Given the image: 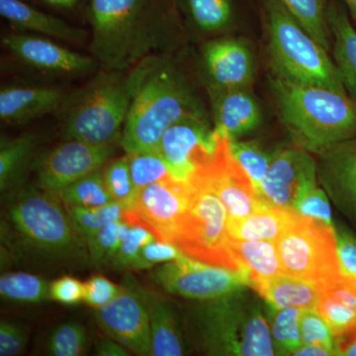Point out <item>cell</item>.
I'll list each match as a JSON object with an SVG mask.
<instances>
[{
  "mask_svg": "<svg viewBox=\"0 0 356 356\" xmlns=\"http://www.w3.org/2000/svg\"><path fill=\"white\" fill-rule=\"evenodd\" d=\"M90 56L99 70L124 72L172 55L185 40L175 0H90Z\"/></svg>",
  "mask_w": 356,
  "mask_h": 356,
  "instance_id": "cell-1",
  "label": "cell"
},
{
  "mask_svg": "<svg viewBox=\"0 0 356 356\" xmlns=\"http://www.w3.org/2000/svg\"><path fill=\"white\" fill-rule=\"evenodd\" d=\"M186 117H208L200 97L172 55L158 56L134 96L122 132L126 154L158 149L170 126Z\"/></svg>",
  "mask_w": 356,
  "mask_h": 356,
  "instance_id": "cell-2",
  "label": "cell"
},
{
  "mask_svg": "<svg viewBox=\"0 0 356 356\" xmlns=\"http://www.w3.org/2000/svg\"><path fill=\"white\" fill-rule=\"evenodd\" d=\"M154 58L124 72L99 70L83 88L67 93L57 112L65 138L97 146L121 140L134 96Z\"/></svg>",
  "mask_w": 356,
  "mask_h": 356,
  "instance_id": "cell-3",
  "label": "cell"
},
{
  "mask_svg": "<svg viewBox=\"0 0 356 356\" xmlns=\"http://www.w3.org/2000/svg\"><path fill=\"white\" fill-rule=\"evenodd\" d=\"M271 89L280 120L296 146L318 154L356 137V102L348 93L275 76Z\"/></svg>",
  "mask_w": 356,
  "mask_h": 356,
  "instance_id": "cell-4",
  "label": "cell"
},
{
  "mask_svg": "<svg viewBox=\"0 0 356 356\" xmlns=\"http://www.w3.org/2000/svg\"><path fill=\"white\" fill-rule=\"evenodd\" d=\"M273 76L346 92L330 51L288 13L280 0H262Z\"/></svg>",
  "mask_w": 356,
  "mask_h": 356,
  "instance_id": "cell-5",
  "label": "cell"
},
{
  "mask_svg": "<svg viewBox=\"0 0 356 356\" xmlns=\"http://www.w3.org/2000/svg\"><path fill=\"white\" fill-rule=\"evenodd\" d=\"M186 181L191 201L172 245L192 259L243 270L232 252L228 213L210 177L205 172H195Z\"/></svg>",
  "mask_w": 356,
  "mask_h": 356,
  "instance_id": "cell-6",
  "label": "cell"
},
{
  "mask_svg": "<svg viewBox=\"0 0 356 356\" xmlns=\"http://www.w3.org/2000/svg\"><path fill=\"white\" fill-rule=\"evenodd\" d=\"M242 290L211 300L206 306L202 316L206 348L212 355H275L271 330L261 307Z\"/></svg>",
  "mask_w": 356,
  "mask_h": 356,
  "instance_id": "cell-7",
  "label": "cell"
},
{
  "mask_svg": "<svg viewBox=\"0 0 356 356\" xmlns=\"http://www.w3.org/2000/svg\"><path fill=\"white\" fill-rule=\"evenodd\" d=\"M275 243L283 274L325 287L343 277L334 226L300 215Z\"/></svg>",
  "mask_w": 356,
  "mask_h": 356,
  "instance_id": "cell-8",
  "label": "cell"
},
{
  "mask_svg": "<svg viewBox=\"0 0 356 356\" xmlns=\"http://www.w3.org/2000/svg\"><path fill=\"white\" fill-rule=\"evenodd\" d=\"M9 218L26 242L44 254H67L76 250L81 236L53 192L23 189L9 208Z\"/></svg>",
  "mask_w": 356,
  "mask_h": 356,
  "instance_id": "cell-9",
  "label": "cell"
},
{
  "mask_svg": "<svg viewBox=\"0 0 356 356\" xmlns=\"http://www.w3.org/2000/svg\"><path fill=\"white\" fill-rule=\"evenodd\" d=\"M154 275L165 291L195 300L221 298L250 285L245 270L206 264L186 254L161 264Z\"/></svg>",
  "mask_w": 356,
  "mask_h": 356,
  "instance_id": "cell-10",
  "label": "cell"
},
{
  "mask_svg": "<svg viewBox=\"0 0 356 356\" xmlns=\"http://www.w3.org/2000/svg\"><path fill=\"white\" fill-rule=\"evenodd\" d=\"M317 185V161L295 145L273 154L257 193L264 203L294 210L300 198Z\"/></svg>",
  "mask_w": 356,
  "mask_h": 356,
  "instance_id": "cell-11",
  "label": "cell"
},
{
  "mask_svg": "<svg viewBox=\"0 0 356 356\" xmlns=\"http://www.w3.org/2000/svg\"><path fill=\"white\" fill-rule=\"evenodd\" d=\"M156 151L178 179L187 180L195 170L209 165L216 151V131L208 117H186L170 126Z\"/></svg>",
  "mask_w": 356,
  "mask_h": 356,
  "instance_id": "cell-12",
  "label": "cell"
},
{
  "mask_svg": "<svg viewBox=\"0 0 356 356\" xmlns=\"http://www.w3.org/2000/svg\"><path fill=\"white\" fill-rule=\"evenodd\" d=\"M115 144L97 146L79 140H67L39 159V188L58 193L79 178L100 170L111 159Z\"/></svg>",
  "mask_w": 356,
  "mask_h": 356,
  "instance_id": "cell-13",
  "label": "cell"
},
{
  "mask_svg": "<svg viewBox=\"0 0 356 356\" xmlns=\"http://www.w3.org/2000/svg\"><path fill=\"white\" fill-rule=\"evenodd\" d=\"M216 151L209 165L196 170L205 172L228 213L229 221L250 216L264 205L252 179L231 152V138L215 128Z\"/></svg>",
  "mask_w": 356,
  "mask_h": 356,
  "instance_id": "cell-14",
  "label": "cell"
},
{
  "mask_svg": "<svg viewBox=\"0 0 356 356\" xmlns=\"http://www.w3.org/2000/svg\"><path fill=\"white\" fill-rule=\"evenodd\" d=\"M95 317L103 331L129 350L153 355L149 308L144 295L123 287L116 298L96 309Z\"/></svg>",
  "mask_w": 356,
  "mask_h": 356,
  "instance_id": "cell-15",
  "label": "cell"
},
{
  "mask_svg": "<svg viewBox=\"0 0 356 356\" xmlns=\"http://www.w3.org/2000/svg\"><path fill=\"white\" fill-rule=\"evenodd\" d=\"M189 201L191 189L186 180L172 177L140 189L131 209L159 241L172 243Z\"/></svg>",
  "mask_w": 356,
  "mask_h": 356,
  "instance_id": "cell-16",
  "label": "cell"
},
{
  "mask_svg": "<svg viewBox=\"0 0 356 356\" xmlns=\"http://www.w3.org/2000/svg\"><path fill=\"white\" fill-rule=\"evenodd\" d=\"M2 44L21 62L47 74L76 76L99 70L91 56L65 48L49 37L9 33L2 38Z\"/></svg>",
  "mask_w": 356,
  "mask_h": 356,
  "instance_id": "cell-17",
  "label": "cell"
},
{
  "mask_svg": "<svg viewBox=\"0 0 356 356\" xmlns=\"http://www.w3.org/2000/svg\"><path fill=\"white\" fill-rule=\"evenodd\" d=\"M318 182L337 210L356 225V137L318 154Z\"/></svg>",
  "mask_w": 356,
  "mask_h": 356,
  "instance_id": "cell-18",
  "label": "cell"
},
{
  "mask_svg": "<svg viewBox=\"0 0 356 356\" xmlns=\"http://www.w3.org/2000/svg\"><path fill=\"white\" fill-rule=\"evenodd\" d=\"M202 65L209 88H250L254 81V55L241 39H216L204 44Z\"/></svg>",
  "mask_w": 356,
  "mask_h": 356,
  "instance_id": "cell-19",
  "label": "cell"
},
{
  "mask_svg": "<svg viewBox=\"0 0 356 356\" xmlns=\"http://www.w3.org/2000/svg\"><path fill=\"white\" fill-rule=\"evenodd\" d=\"M67 95L55 86H4L0 90V118L8 125H23L44 115L57 113Z\"/></svg>",
  "mask_w": 356,
  "mask_h": 356,
  "instance_id": "cell-20",
  "label": "cell"
},
{
  "mask_svg": "<svg viewBox=\"0 0 356 356\" xmlns=\"http://www.w3.org/2000/svg\"><path fill=\"white\" fill-rule=\"evenodd\" d=\"M215 128L231 139L252 132L262 122L261 106L250 88H209Z\"/></svg>",
  "mask_w": 356,
  "mask_h": 356,
  "instance_id": "cell-21",
  "label": "cell"
},
{
  "mask_svg": "<svg viewBox=\"0 0 356 356\" xmlns=\"http://www.w3.org/2000/svg\"><path fill=\"white\" fill-rule=\"evenodd\" d=\"M0 15L18 32L35 33L72 44H83L88 38L84 30L40 10L24 0H0Z\"/></svg>",
  "mask_w": 356,
  "mask_h": 356,
  "instance_id": "cell-22",
  "label": "cell"
},
{
  "mask_svg": "<svg viewBox=\"0 0 356 356\" xmlns=\"http://www.w3.org/2000/svg\"><path fill=\"white\" fill-rule=\"evenodd\" d=\"M316 310L331 327L337 351L356 339V277L343 275L337 282L327 287Z\"/></svg>",
  "mask_w": 356,
  "mask_h": 356,
  "instance_id": "cell-23",
  "label": "cell"
},
{
  "mask_svg": "<svg viewBox=\"0 0 356 356\" xmlns=\"http://www.w3.org/2000/svg\"><path fill=\"white\" fill-rule=\"evenodd\" d=\"M332 60L346 93L356 102V28L343 4L329 1Z\"/></svg>",
  "mask_w": 356,
  "mask_h": 356,
  "instance_id": "cell-24",
  "label": "cell"
},
{
  "mask_svg": "<svg viewBox=\"0 0 356 356\" xmlns=\"http://www.w3.org/2000/svg\"><path fill=\"white\" fill-rule=\"evenodd\" d=\"M252 287L274 309H316L327 287L314 281L280 274L259 281Z\"/></svg>",
  "mask_w": 356,
  "mask_h": 356,
  "instance_id": "cell-25",
  "label": "cell"
},
{
  "mask_svg": "<svg viewBox=\"0 0 356 356\" xmlns=\"http://www.w3.org/2000/svg\"><path fill=\"white\" fill-rule=\"evenodd\" d=\"M299 216L295 210L266 203L250 216L229 221V236L236 241L276 242Z\"/></svg>",
  "mask_w": 356,
  "mask_h": 356,
  "instance_id": "cell-26",
  "label": "cell"
},
{
  "mask_svg": "<svg viewBox=\"0 0 356 356\" xmlns=\"http://www.w3.org/2000/svg\"><path fill=\"white\" fill-rule=\"evenodd\" d=\"M145 298L149 308L153 355H184V337L175 312L161 300L147 295Z\"/></svg>",
  "mask_w": 356,
  "mask_h": 356,
  "instance_id": "cell-27",
  "label": "cell"
},
{
  "mask_svg": "<svg viewBox=\"0 0 356 356\" xmlns=\"http://www.w3.org/2000/svg\"><path fill=\"white\" fill-rule=\"evenodd\" d=\"M232 252L250 285L283 274L276 243L271 241H236L232 238Z\"/></svg>",
  "mask_w": 356,
  "mask_h": 356,
  "instance_id": "cell-28",
  "label": "cell"
},
{
  "mask_svg": "<svg viewBox=\"0 0 356 356\" xmlns=\"http://www.w3.org/2000/svg\"><path fill=\"white\" fill-rule=\"evenodd\" d=\"M178 10L201 32L216 33L231 27L235 20L234 0H175Z\"/></svg>",
  "mask_w": 356,
  "mask_h": 356,
  "instance_id": "cell-29",
  "label": "cell"
},
{
  "mask_svg": "<svg viewBox=\"0 0 356 356\" xmlns=\"http://www.w3.org/2000/svg\"><path fill=\"white\" fill-rule=\"evenodd\" d=\"M36 136L25 134L13 140L1 139L0 146V188L6 191L23 177L31 165Z\"/></svg>",
  "mask_w": 356,
  "mask_h": 356,
  "instance_id": "cell-30",
  "label": "cell"
},
{
  "mask_svg": "<svg viewBox=\"0 0 356 356\" xmlns=\"http://www.w3.org/2000/svg\"><path fill=\"white\" fill-rule=\"evenodd\" d=\"M309 34L327 51H332V38L329 18L327 0H280Z\"/></svg>",
  "mask_w": 356,
  "mask_h": 356,
  "instance_id": "cell-31",
  "label": "cell"
},
{
  "mask_svg": "<svg viewBox=\"0 0 356 356\" xmlns=\"http://www.w3.org/2000/svg\"><path fill=\"white\" fill-rule=\"evenodd\" d=\"M67 207H97L114 202L103 178L102 168L79 178L57 193Z\"/></svg>",
  "mask_w": 356,
  "mask_h": 356,
  "instance_id": "cell-32",
  "label": "cell"
},
{
  "mask_svg": "<svg viewBox=\"0 0 356 356\" xmlns=\"http://www.w3.org/2000/svg\"><path fill=\"white\" fill-rule=\"evenodd\" d=\"M67 209L76 233L88 240L107 225L125 220L128 208L114 201L97 207H67Z\"/></svg>",
  "mask_w": 356,
  "mask_h": 356,
  "instance_id": "cell-33",
  "label": "cell"
},
{
  "mask_svg": "<svg viewBox=\"0 0 356 356\" xmlns=\"http://www.w3.org/2000/svg\"><path fill=\"white\" fill-rule=\"evenodd\" d=\"M125 220L131 222L130 229L126 234L111 264L116 268L137 269L143 248L147 243L159 240V238L154 235V232L136 214L135 211L127 209Z\"/></svg>",
  "mask_w": 356,
  "mask_h": 356,
  "instance_id": "cell-34",
  "label": "cell"
},
{
  "mask_svg": "<svg viewBox=\"0 0 356 356\" xmlns=\"http://www.w3.org/2000/svg\"><path fill=\"white\" fill-rule=\"evenodd\" d=\"M51 283L26 273L3 274L0 278V293L3 298L38 303L51 298Z\"/></svg>",
  "mask_w": 356,
  "mask_h": 356,
  "instance_id": "cell-35",
  "label": "cell"
},
{
  "mask_svg": "<svg viewBox=\"0 0 356 356\" xmlns=\"http://www.w3.org/2000/svg\"><path fill=\"white\" fill-rule=\"evenodd\" d=\"M302 309H274L271 318V336H273L275 355H293L302 343L300 318Z\"/></svg>",
  "mask_w": 356,
  "mask_h": 356,
  "instance_id": "cell-36",
  "label": "cell"
},
{
  "mask_svg": "<svg viewBox=\"0 0 356 356\" xmlns=\"http://www.w3.org/2000/svg\"><path fill=\"white\" fill-rule=\"evenodd\" d=\"M127 154L131 175L137 192L154 182L175 177L168 161L156 149Z\"/></svg>",
  "mask_w": 356,
  "mask_h": 356,
  "instance_id": "cell-37",
  "label": "cell"
},
{
  "mask_svg": "<svg viewBox=\"0 0 356 356\" xmlns=\"http://www.w3.org/2000/svg\"><path fill=\"white\" fill-rule=\"evenodd\" d=\"M130 227L131 222L126 220L113 222L88 238L86 242L93 264L99 266L111 264Z\"/></svg>",
  "mask_w": 356,
  "mask_h": 356,
  "instance_id": "cell-38",
  "label": "cell"
},
{
  "mask_svg": "<svg viewBox=\"0 0 356 356\" xmlns=\"http://www.w3.org/2000/svg\"><path fill=\"white\" fill-rule=\"evenodd\" d=\"M102 172L105 184L114 200L131 209L137 195V189L131 175L128 154L109 159L103 166Z\"/></svg>",
  "mask_w": 356,
  "mask_h": 356,
  "instance_id": "cell-39",
  "label": "cell"
},
{
  "mask_svg": "<svg viewBox=\"0 0 356 356\" xmlns=\"http://www.w3.org/2000/svg\"><path fill=\"white\" fill-rule=\"evenodd\" d=\"M231 152L238 165L252 179L257 191H259V185L270 165L273 156L267 154L254 142H243L236 139H231Z\"/></svg>",
  "mask_w": 356,
  "mask_h": 356,
  "instance_id": "cell-40",
  "label": "cell"
},
{
  "mask_svg": "<svg viewBox=\"0 0 356 356\" xmlns=\"http://www.w3.org/2000/svg\"><path fill=\"white\" fill-rule=\"evenodd\" d=\"M88 337L79 323L67 322L51 332L48 343L51 355L79 356L86 353Z\"/></svg>",
  "mask_w": 356,
  "mask_h": 356,
  "instance_id": "cell-41",
  "label": "cell"
},
{
  "mask_svg": "<svg viewBox=\"0 0 356 356\" xmlns=\"http://www.w3.org/2000/svg\"><path fill=\"white\" fill-rule=\"evenodd\" d=\"M300 329L303 344H321L339 355L331 327L316 309L302 310Z\"/></svg>",
  "mask_w": 356,
  "mask_h": 356,
  "instance_id": "cell-42",
  "label": "cell"
},
{
  "mask_svg": "<svg viewBox=\"0 0 356 356\" xmlns=\"http://www.w3.org/2000/svg\"><path fill=\"white\" fill-rule=\"evenodd\" d=\"M294 210L302 216L320 220L334 226L329 196L327 195L324 189L318 187V185L313 187L300 198L295 205Z\"/></svg>",
  "mask_w": 356,
  "mask_h": 356,
  "instance_id": "cell-43",
  "label": "cell"
},
{
  "mask_svg": "<svg viewBox=\"0 0 356 356\" xmlns=\"http://www.w3.org/2000/svg\"><path fill=\"white\" fill-rule=\"evenodd\" d=\"M123 287L115 284L108 278L95 275L84 283L83 301L91 308L99 309L118 296Z\"/></svg>",
  "mask_w": 356,
  "mask_h": 356,
  "instance_id": "cell-44",
  "label": "cell"
},
{
  "mask_svg": "<svg viewBox=\"0 0 356 356\" xmlns=\"http://www.w3.org/2000/svg\"><path fill=\"white\" fill-rule=\"evenodd\" d=\"M184 254V252L172 243L154 240L143 248L137 269L149 268L165 262L175 261Z\"/></svg>",
  "mask_w": 356,
  "mask_h": 356,
  "instance_id": "cell-45",
  "label": "cell"
},
{
  "mask_svg": "<svg viewBox=\"0 0 356 356\" xmlns=\"http://www.w3.org/2000/svg\"><path fill=\"white\" fill-rule=\"evenodd\" d=\"M334 231L341 273L346 276H356V235L344 226L334 227Z\"/></svg>",
  "mask_w": 356,
  "mask_h": 356,
  "instance_id": "cell-46",
  "label": "cell"
},
{
  "mask_svg": "<svg viewBox=\"0 0 356 356\" xmlns=\"http://www.w3.org/2000/svg\"><path fill=\"white\" fill-rule=\"evenodd\" d=\"M51 298L65 305H76L83 301L84 283L72 276H64L51 283Z\"/></svg>",
  "mask_w": 356,
  "mask_h": 356,
  "instance_id": "cell-47",
  "label": "cell"
},
{
  "mask_svg": "<svg viewBox=\"0 0 356 356\" xmlns=\"http://www.w3.org/2000/svg\"><path fill=\"white\" fill-rule=\"evenodd\" d=\"M26 336L22 329L13 323H0V355L14 356L24 350Z\"/></svg>",
  "mask_w": 356,
  "mask_h": 356,
  "instance_id": "cell-48",
  "label": "cell"
},
{
  "mask_svg": "<svg viewBox=\"0 0 356 356\" xmlns=\"http://www.w3.org/2000/svg\"><path fill=\"white\" fill-rule=\"evenodd\" d=\"M35 1L60 13H74L81 8L86 9V13L90 0H35Z\"/></svg>",
  "mask_w": 356,
  "mask_h": 356,
  "instance_id": "cell-49",
  "label": "cell"
},
{
  "mask_svg": "<svg viewBox=\"0 0 356 356\" xmlns=\"http://www.w3.org/2000/svg\"><path fill=\"white\" fill-rule=\"evenodd\" d=\"M96 355L102 356H128V348L117 341L103 339L96 344Z\"/></svg>",
  "mask_w": 356,
  "mask_h": 356,
  "instance_id": "cell-50",
  "label": "cell"
},
{
  "mask_svg": "<svg viewBox=\"0 0 356 356\" xmlns=\"http://www.w3.org/2000/svg\"><path fill=\"white\" fill-rule=\"evenodd\" d=\"M293 355L309 356V355H336L334 351L329 350L321 344H302L301 346L293 353Z\"/></svg>",
  "mask_w": 356,
  "mask_h": 356,
  "instance_id": "cell-51",
  "label": "cell"
},
{
  "mask_svg": "<svg viewBox=\"0 0 356 356\" xmlns=\"http://www.w3.org/2000/svg\"><path fill=\"white\" fill-rule=\"evenodd\" d=\"M350 17L356 23V0H343Z\"/></svg>",
  "mask_w": 356,
  "mask_h": 356,
  "instance_id": "cell-52",
  "label": "cell"
},
{
  "mask_svg": "<svg viewBox=\"0 0 356 356\" xmlns=\"http://www.w3.org/2000/svg\"><path fill=\"white\" fill-rule=\"evenodd\" d=\"M341 355L356 356V339L344 348Z\"/></svg>",
  "mask_w": 356,
  "mask_h": 356,
  "instance_id": "cell-53",
  "label": "cell"
}]
</instances>
